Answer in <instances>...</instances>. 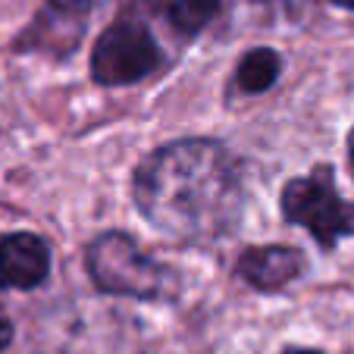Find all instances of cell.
Segmentation results:
<instances>
[{
	"instance_id": "obj_1",
	"label": "cell",
	"mask_w": 354,
	"mask_h": 354,
	"mask_svg": "<svg viewBox=\"0 0 354 354\" xmlns=\"http://www.w3.org/2000/svg\"><path fill=\"white\" fill-rule=\"evenodd\" d=\"M135 204L167 235L185 241L216 239L239 223L245 207L239 160L207 138L167 145L135 173Z\"/></svg>"
},
{
	"instance_id": "obj_2",
	"label": "cell",
	"mask_w": 354,
	"mask_h": 354,
	"mask_svg": "<svg viewBox=\"0 0 354 354\" xmlns=\"http://www.w3.org/2000/svg\"><path fill=\"white\" fill-rule=\"evenodd\" d=\"M88 273L110 295L154 301L176 292V273L147 257L126 232H104L88 248Z\"/></svg>"
},
{
	"instance_id": "obj_3",
	"label": "cell",
	"mask_w": 354,
	"mask_h": 354,
	"mask_svg": "<svg viewBox=\"0 0 354 354\" xmlns=\"http://www.w3.org/2000/svg\"><path fill=\"white\" fill-rule=\"evenodd\" d=\"M282 214L288 223L308 229L323 251H333L339 239L354 235V204L335 192L333 169L326 167L288 182L282 192Z\"/></svg>"
},
{
	"instance_id": "obj_4",
	"label": "cell",
	"mask_w": 354,
	"mask_h": 354,
	"mask_svg": "<svg viewBox=\"0 0 354 354\" xmlns=\"http://www.w3.org/2000/svg\"><path fill=\"white\" fill-rule=\"evenodd\" d=\"M160 66V47L141 22L120 19L97 38L91 50V73L100 85L141 82Z\"/></svg>"
},
{
	"instance_id": "obj_5",
	"label": "cell",
	"mask_w": 354,
	"mask_h": 354,
	"mask_svg": "<svg viewBox=\"0 0 354 354\" xmlns=\"http://www.w3.org/2000/svg\"><path fill=\"white\" fill-rule=\"evenodd\" d=\"M50 273V251L32 232L0 235V286L35 288Z\"/></svg>"
},
{
	"instance_id": "obj_6",
	"label": "cell",
	"mask_w": 354,
	"mask_h": 354,
	"mask_svg": "<svg viewBox=\"0 0 354 354\" xmlns=\"http://www.w3.org/2000/svg\"><path fill=\"white\" fill-rule=\"evenodd\" d=\"M304 270V257L286 245L248 248L239 257V276L257 292H276Z\"/></svg>"
},
{
	"instance_id": "obj_7",
	"label": "cell",
	"mask_w": 354,
	"mask_h": 354,
	"mask_svg": "<svg viewBox=\"0 0 354 354\" xmlns=\"http://www.w3.org/2000/svg\"><path fill=\"white\" fill-rule=\"evenodd\" d=\"M279 66L282 63H279V57H276V50H270V47H257V50H248V54L241 57L235 82H239V88L245 94H261L276 82Z\"/></svg>"
},
{
	"instance_id": "obj_8",
	"label": "cell",
	"mask_w": 354,
	"mask_h": 354,
	"mask_svg": "<svg viewBox=\"0 0 354 354\" xmlns=\"http://www.w3.org/2000/svg\"><path fill=\"white\" fill-rule=\"evenodd\" d=\"M216 13H220V0H173L169 3V19L182 35H198Z\"/></svg>"
},
{
	"instance_id": "obj_9",
	"label": "cell",
	"mask_w": 354,
	"mask_h": 354,
	"mask_svg": "<svg viewBox=\"0 0 354 354\" xmlns=\"http://www.w3.org/2000/svg\"><path fill=\"white\" fill-rule=\"evenodd\" d=\"M94 0H50V7L60 10V13H85Z\"/></svg>"
},
{
	"instance_id": "obj_10",
	"label": "cell",
	"mask_w": 354,
	"mask_h": 354,
	"mask_svg": "<svg viewBox=\"0 0 354 354\" xmlns=\"http://www.w3.org/2000/svg\"><path fill=\"white\" fill-rule=\"evenodd\" d=\"M13 342V323H10L7 314H0V351Z\"/></svg>"
},
{
	"instance_id": "obj_11",
	"label": "cell",
	"mask_w": 354,
	"mask_h": 354,
	"mask_svg": "<svg viewBox=\"0 0 354 354\" xmlns=\"http://www.w3.org/2000/svg\"><path fill=\"white\" fill-rule=\"evenodd\" d=\"M348 157H351V169H354V129H351V135H348Z\"/></svg>"
},
{
	"instance_id": "obj_12",
	"label": "cell",
	"mask_w": 354,
	"mask_h": 354,
	"mask_svg": "<svg viewBox=\"0 0 354 354\" xmlns=\"http://www.w3.org/2000/svg\"><path fill=\"white\" fill-rule=\"evenodd\" d=\"M335 7H345V10H354V0H333Z\"/></svg>"
},
{
	"instance_id": "obj_13",
	"label": "cell",
	"mask_w": 354,
	"mask_h": 354,
	"mask_svg": "<svg viewBox=\"0 0 354 354\" xmlns=\"http://www.w3.org/2000/svg\"><path fill=\"white\" fill-rule=\"evenodd\" d=\"M286 354H317V351H298V348H295V351H286Z\"/></svg>"
}]
</instances>
